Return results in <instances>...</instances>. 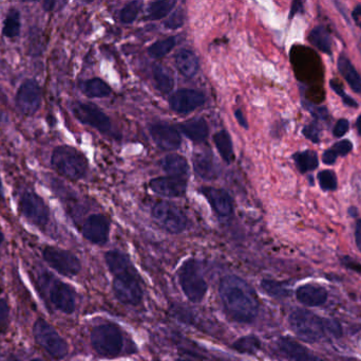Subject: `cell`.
<instances>
[{
  "label": "cell",
  "instance_id": "1",
  "mask_svg": "<svg viewBox=\"0 0 361 361\" xmlns=\"http://www.w3.org/2000/svg\"><path fill=\"white\" fill-rule=\"evenodd\" d=\"M219 295L225 314L231 321L248 324L256 320L260 309L254 288L237 276H226L219 286Z\"/></svg>",
  "mask_w": 361,
  "mask_h": 361
},
{
  "label": "cell",
  "instance_id": "2",
  "mask_svg": "<svg viewBox=\"0 0 361 361\" xmlns=\"http://www.w3.org/2000/svg\"><path fill=\"white\" fill-rule=\"evenodd\" d=\"M105 261L114 276L112 290L116 298L124 304L139 305L143 299V288L139 273L130 259L114 250L105 254Z\"/></svg>",
  "mask_w": 361,
  "mask_h": 361
},
{
  "label": "cell",
  "instance_id": "3",
  "mask_svg": "<svg viewBox=\"0 0 361 361\" xmlns=\"http://www.w3.org/2000/svg\"><path fill=\"white\" fill-rule=\"evenodd\" d=\"M290 330L305 343H317L343 337V326L337 320L322 317L307 309H296L288 316Z\"/></svg>",
  "mask_w": 361,
  "mask_h": 361
},
{
  "label": "cell",
  "instance_id": "4",
  "mask_svg": "<svg viewBox=\"0 0 361 361\" xmlns=\"http://www.w3.org/2000/svg\"><path fill=\"white\" fill-rule=\"evenodd\" d=\"M51 165L59 175L71 180L82 179L88 171L86 157L68 146H57L53 150Z\"/></svg>",
  "mask_w": 361,
  "mask_h": 361
},
{
  "label": "cell",
  "instance_id": "5",
  "mask_svg": "<svg viewBox=\"0 0 361 361\" xmlns=\"http://www.w3.org/2000/svg\"><path fill=\"white\" fill-rule=\"evenodd\" d=\"M91 345L94 351L103 357H118L124 349V336L116 324H101L95 326L91 332Z\"/></svg>",
  "mask_w": 361,
  "mask_h": 361
},
{
  "label": "cell",
  "instance_id": "6",
  "mask_svg": "<svg viewBox=\"0 0 361 361\" xmlns=\"http://www.w3.org/2000/svg\"><path fill=\"white\" fill-rule=\"evenodd\" d=\"M178 278L180 288L189 301L193 303L203 301L207 294L208 285L200 271L197 261L193 259L185 261L180 267Z\"/></svg>",
  "mask_w": 361,
  "mask_h": 361
},
{
  "label": "cell",
  "instance_id": "7",
  "mask_svg": "<svg viewBox=\"0 0 361 361\" xmlns=\"http://www.w3.org/2000/svg\"><path fill=\"white\" fill-rule=\"evenodd\" d=\"M154 222L171 235H180L187 228L188 220L184 212L175 203L169 201H159L152 210Z\"/></svg>",
  "mask_w": 361,
  "mask_h": 361
},
{
  "label": "cell",
  "instance_id": "8",
  "mask_svg": "<svg viewBox=\"0 0 361 361\" xmlns=\"http://www.w3.org/2000/svg\"><path fill=\"white\" fill-rule=\"evenodd\" d=\"M36 341L55 360H61L68 354V345L65 339L55 331L52 326L38 320L33 329Z\"/></svg>",
  "mask_w": 361,
  "mask_h": 361
},
{
  "label": "cell",
  "instance_id": "9",
  "mask_svg": "<svg viewBox=\"0 0 361 361\" xmlns=\"http://www.w3.org/2000/svg\"><path fill=\"white\" fill-rule=\"evenodd\" d=\"M19 209L23 215L35 226L44 228L48 225L50 220L48 207L44 199L34 191H25L21 194Z\"/></svg>",
  "mask_w": 361,
  "mask_h": 361
},
{
  "label": "cell",
  "instance_id": "10",
  "mask_svg": "<svg viewBox=\"0 0 361 361\" xmlns=\"http://www.w3.org/2000/svg\"><path fill=\"white\" fill-rule=\"evenodd\" d=\"M71 110L74 117L82 124L93 127L102 134H107L111 131L112 125L109 117L97 106L75 102L72 104Z\"/></svg>",
  "mask_w": 361,
  "mask_h": 361
},
{
  "label": "cell",
  "instance_id": "11",
  "mask_svg": "<svg viewBox=\"0 0 361 361\" xmlns=\"http://www.w3.org/2000/svg\"><path fill=\"white\" fill-rule=\"evenodd\" d=\"M44 259L54 271L66 277H73L80 271V260L67 250L47 247Z\"/></svg>",
  "mask_w": 361,
  "mask_h": 361
},
{
  "label": "cell",
  "instance_id": "12",
  "mask_svg": "<svg viewBox=\"0 0 361 361\" xmlns=\"http://www.w3.org/2000/svg\"><path fill=\"white\" fill-rule=\"evenodd\" d=\"M42 89L36 81L27 80L19 87L15 97V103L21 114L33 116L42 105Z\"/></svg>",
  "mask_w": 361,
  "mask_h": 361
},
{
  "label": "cell",
  "instance_id": "13",
  "mask_svg": "<svg viewBox=\"0 0 361 361\" xmlns=\"http://www.w3.org/2000/svg\"><path fill=\"white\" fill-rule=\"evenodd\" d=\"M205 95L195 89H180L169 97V107L177 114H186L205 104Z\"/></svg>",
  "mask_w": 361,
  "mask_h": 361
},
{
  "label": "cell",
  "instance_id": "14",
  "mask_svg": "<svg viewBox=\"0 0 361 361\" xmlns=\"http://www.w3.org/2000/svg\"><path fill=\"white\" fill-rule=\"evenodd\" d=\"M82 235L87 241L95 245H105L109 239V220L103 214H92L82 226Z\"/></svg>",
  "mask_w": 361,
  "mask_h": 361
},
{
  "label": "cell",
  "instance_id": "15",
  "mask_svg": "<svg viewBox=\"0 0 361 361\" xmlns=\"http://www.w3.org/2000/svg\"><path fill=\"white\" fill-rule=\"evenodd\" d=\"M277 348L279 353L288 361H329L290 337H281L277 341Z\"/></svg>",
  "mask_w": 361,
  "mask_h": 361
},
{
  "label": "cell",
  "instance_id": "16",
  "mask_svg": "<svg viewBox=\"0 0 361 361\" xmlns=\"http://www.w3.org/2000/svg\"><path fill=\"white\" fill-rule=\"evenodd\" d=\"M150 136L157 146L163 150H178L182 144L180 131L167 123H154L149 127Z\"/></svg>",
  "mask_w": 361,
  "mask_h": 361
},
{
  "label": "cell",
  "instance_id": "17",
  "mask_svg": "<svg viewBox=\"0 0 361 361\" xmlns=\"http://www.w3.org/2000/svg\"><path fill=\"white\" fill-rule=\"evenodd\" d=\"M201 192L203 193L216 215L220 218H229L233 214V199L227 191L223 189L204 187L201 189Z\"/></svg>",
  "mask_w": 361,
  "mask_h": 361
},
{
  "label": "cell",
  "instance_id": "18",
  "mask_svg": "<svg viewBox=\"0 0 361 361\" xmlns=\"http://www.w3.org/2000/svg\"><path fill=\"white\" fill-rule=\"evenodd\" d=\"M295 294L297 300L307 307H320L328 302V290L319 284L307 283L299 286Z\"/></svg>",
  "mask_w": 361,
  "mask_h": 361
},
{
  "label": "cell",
  "instance_id": "19",
  "mask_svg": "<svg viewBox=\"0 0 361 361\" xmlns=\"http://www.w3.org/2000/svg\"><path fill=\"white\" fill-rule=\"evenodd\" d=\"M51 302L59 311L72 314L75 309V292L68 284L56 281L50 290Z\"/></svg>",
  "mask_w": 361,
  "mask_h": 361
},
{
  "label": "cell",
  "instance_id": "20",
  "mask_svg": "<svg viewBox=\"0 0 361 361\" xmlns=\"http://www.w3.org/2000/svg\"><path fill=\"white\" fill-rule=\"evenodd\" d=\"M150 189L157 194L165 197H180L186 193V178L159 177L149 182Z\"/></svg>",
  "mask_w": 361,
  "mask_h": 361
},
{
  "label": "cell",
  "instance_id": "21",
  "mask_svg": "<svg viewBox=\"0 0 361 361\" xmlns=\"http://www.w3.org/2000/svg\"><path fill=\"white\" fill-rule=\"evenodd\" d=\"M193 170L204 180H214L218 177V167L210 153H195L192 158Z\"/></svg>",
  "mask_w": 361,
  "mask_h": 361
},
{
  "label": "cell",
  "instance_id": "22",
  "mask_svg": "<svg viewBox=\"0 0 361 361\" xmlns=\"http://www.w3.org/2000/svg\"><path fill=\"white\" fill-rule=\"evenodd\" d=\"M175 64L180 73L185 78H193L199 71V59L195 52L188 49H182L176 54Z\"/></svg>",
  "mask_w": 361,
  "mask_h": 361
},
{
  "label": "cell",
  "instance_id": "23",
  "mask_svg": "<svg viewBox=\"0 0 361 361\" xmlns=\"http://www.w3.org/2000/svg\"><path fill=\"white\" fill-rule=\"evenodd\" d=\"M180 131L191 141L204 142L209 135L207 122L202 118H195L179 124Z\"/></svg>",
  "mask_w": 361,
  "mask_h": 361
},
{
  "label": "cell",
  "instance_id": "24",
  "mask_svg": "<svg viewBox=\"0 0 361 361\" xmlns=\"http://www.w3.org/2000/svg\"><path fill=\"white\" fill-rule=\"evenodd\" d=\"M161 167L171 177L185 178L189 173V165L184 157L169 154L161 160Z\"/></svg>",
  "mask_w": 361,
  "mask_h": 361
},
{
  "label": "cell",
  "instance_id": "25",
  "mask_svg": "<svg viewBox=\"0 0 361 361\" xmlns=\"http://www.w3.org/2000/svg\"><path fill=\"white\" fill-rule=\"evenodd\" d=\"M338 70L348 84L355 93H361V76L358 73L353 64L345 54H341L338 59Z\"/></svg>",
  "mask_w": 361,
  "mask_h": 361
},
{
  "label": "cell",
  "instance_id": "26",
  "mask_svg": "<svg viewBox=\"0 0 361 361\" xmlns=\"http://www.w3.org/2000/svg\"><path fill=\"white\" fill-rule=\"evenodd\" d=\"M80 90L89 97H107L111 95V88L101 78H90L80 82Z\"/></svg>",
  "mask_w": 361,
  "mask_h": 361
},
{
  "label": "cell",
  "instance_id": "27",
  "mask_svg": "<svg viewBox=\"0 0 361 361\" xmlns=\"http://www.w3.org/2000/svg\"><path fill=\"white\" fill-rule=\"evenodd\" d=\"M152 78H154V85L156 88L160 91L161 93H171L173 87H175V78L171 76V72L163 67L162 65H154L152 67Z\"/></svg>",
  "mask_w": 361,
  "mask_h": 361
},
{
  "label": "cell",
  "instance_id": "28",
  "mask_svg": "<svg viewBox=\"0 0 361 361\" xmlns=\"http://www.w3.org/2000/svg\"><path fill=\"white\" fill-rule=\"evenodd\" d=\"M214 142L223 160L227 165H231L235 160V152H233V141L229 134L226 131H218L214 135Z\"/></svg>",
  "mask_w": 361,
  "mask_h": 361
},
{
  "label": "cell",
  "instance_id": "29",
  "mask_svg": "<svg viewBox=\"0 0 361 361\" xmlns=\"http://www.w3.org/2000/svg\"><path fill=\"white\" fill-rule=\"evenodd\" d=\"M178 2L176 0H161L152 2L147 8V17L150 20H161L173 12Z\"/></svg>",
  "mask_w": 361,
  "mask_h": 361
},
{
  "label": "cell",
  "instance_id": "30",
  "mask_svg": "<svg viewBox=\"0 0 361 361\" xmlns=\"http://www.w3.org/2000/svg\"><path fill=\"white\" fill-rule=\"evenodd\" d=\"M310 40L312 44L326 54L332 53V40L330 33L326 31V28L322 25H317L314 28L310 34Z\"/></svg>",
  "mask_w": 361,
  "mask_h": 361
},
{
  "label": "cell",
  "instance_id": "31",
  "mask_svg": "<svg viewBox=\"0 0 361 361\" xmlns=\"http://www.w3.org/2000/svg\"><path fill=\"white\" fill-rule=\"evenodd\" d=\"M295 165L301 173L314 171L319 165L317 154L313 150L296 153L294 155Z\"/></svg>",
  "mask_w": 361,
  "mask_h": 361
},
{
  "label": "cell",
  "instance_id": "32",
  "mask_svg": "<svg viewBox=\"0 0 361 361\" xmlns=\"http://www.w3.org/2000/svg\"><path fill=\"white\" fill-rule=\"evenodd\" d=\"M20 33V13L16 8H11L4 19L2 34L6 37H16Z\"/></svg>",
  "mask_w": 361,
  "mask_h": 361
},
{
  "label": "cell",
  "instance_id": "33",
  "mask_svg": "<svg viewBox=\"0 0 361 361\" xmlns=\"http://www.w3.org/2000/svg\"><path fill=\"white\" fill-rule=\"evenodd\" d=\"M233 349L241 354H252L258 353L261 349V341L258 337L254 335H248V336L241 337V338L235 341L233 343Z\"/></svg>",
  "mask_w": 361,
  "mask_h": 361
},
{
  "label": "cell",
  "instance_id": "34",
  "mask_svg": "<svg viewBox=\"0 0 361 361\" xmlns=\"http://www.w3.org/2000/svg\"><path fill=\"white\" fill-rule=\"evenodd\" d=\"M176 46H177V38L171 36V37L159 40V42L152 44L148 48V54L154 59H162V57H166L169 53H171Z\"/></svg>",
  "mask_w": 361,
  "mask_h": 361
},
{
  "label": "cell",
  "instance_id": "35",
  "mask_svg": "<svg viewBox=\"0 0 361 361\" xmlns=\"http://www.w3.org/2000/svg\"><path fill=\"white\" fill-rule=\"evenodd\" d=\"M261 288L269 296L273 297V298L282 299L290 296V290L286 288V284L275 281V280H262Z\"/></svg>",
  "mask_w": 361,
  "mask_h": 361
},
{
  "label": "cell",
  "instance_id": "36",
  "mask_svg": "<svg viewBox=\"0 0 361 361\" xmlns=\"http://www.w3.org/2000/svg\"><path fill=\"white\" fill-rule=\"evenodd\" d=\"M143 2L142 1H131L128 2L120 12V20L125 25H130L135 23V19L139 16L141 12Z\"/></svg>",
  "mask_w": 361,
  "mask_h": 361
},
{
  "label": "cell",
  "instance_id": "37",
  "mask_svg": "<svg viewBox=\"0 0 361 361\" xmlns=\"http://www.w3.org/2000/svg\"><path fill=\"white\" fill-rule=\"evenodd\" d=\"M320 188L324 191H335L337 189V177L334 172L324 170L318 174Z\"/></svg>",
  "mask_w": 361,
  "mask_h": 361
},
{
  "label": "cell",
  "instance_id": "38",
  "mask_svg": "<svg viewBox=\"0 0 361 361\" xmlns=\"http://www.w3.org/2000/svg\"><path fill=\"white\" fill-rule=\"evenodd\" d=\"M330 84L331 88H332L333 90H334L335 93H336L337 95L343 99L345 105L350 106V107H357V102L343 91V87L341 86V84H338V83L335 82V81L333 80L331 81Z\"/></svg>",
  "mask_w": 361,
  "mask_h": 361
},
{
  "label": "cell",
  "instance_id": "39",
  "mask_svg": "<svg viewBox=\"0 0 361 361\" xmlns=\"http://www.w3.org/2000/svg\"><path fill=\"white\" fill-rule=\"evenodd\" d=\"M184 20L185 16L184 14H183V11L178 10L176 11L175 13H173L171 17L167 18V20L164 23V25L167 29L177 30L182 27Z\"/></svg>",
  "mask_w": 361,
  "mask_h": 361
},
{
  "label": "cell",
  "instance_id": "40",
  "mask_svg": "<svg viewBox=\"0 0 361 361\" xmlns=\"http://www.w3.org/2000/svg\"><path fill=\"white\" fill-rule=\"evenodd\" d=\"M337 157L347 156L352 150H353V144L349 140H343V141L337 142L330 148Z\"/></svg>",
  "mask_w": 361,
  "mask_h": 361
},
{
  "label": "cell",
  "instance_id": "41",
  "mask_svg": "<svg viewBox=\"0 0 361 361\" xmlns=\"http://www.w3.org/2000/svg\"><path fill=\"white\" fill-rule=\"evenodd\" d=\"M303 135L305 136V138L314 142V143H318L320 141L319 129L316 126L315 123L307 125L303 129Z\"/></svg>",
  "mask_w": 361,
  "mask_h": 361
},
{
  "label": "cell",
  "instance_id": "42",
  "mask_svg": "<svg viewBox=\"0 0 361 361\" xmlns=\"http://www.w3.org/2000/svg\"><path fill=\"white\" fill-rule=\"evenodd\" d=\"M350 123L347 119H341L335 125L334 131H333V134H334L335 137L341 138L343 136H345V134L349 131Z\"/></svg>",
  "mask_w": 361,
  "mask_h": 361
},
{
  "label": "cell",
  "instance_id": "43",
  "mask_svg": "<svg viewBox=\"0 0 361 361\" xmlns=\"http://www.w3.org/2000/svg\"><path fill=\"white\" fill-rule=\"evenodd\" d=\"M341 262L345 268L361 273V264L357 261L354 260V259L350 258V256H343L341 259Z\"/></svg>",
  "mask_w": 361,
  "mask_h": 361
},
{
  "label": "cell",
  "instance_id": "44",
  "mask_svg": "<svg viewBox=\"0 0 361 361\" xmlns=\"http://www.w3.org/2000/svg\"><path fill=\"white\" fill-rule=\"evenodd\" d=\"M8 307L4 300H0V326H4L8 321Z\"/></svg>",
  "mask_w": 361,
  "mask_h": 361
},
{
  "label": "cell",
  "instance_id": "45",
  "mask_svg": "<svg viewBox=\"0 0 361 361\" xmlns=\"http://www.w3.org/2000/svg\"><path fill=\"white\" fill-rule=\"evenodd\" d=\"M337 158H338V157H337L332 150H326V152L324 153V156H322V161H324V163H326V165H334Z\"/></svg>",
  "mask_w": 361,
  "mask_h": 361
},
{
  "label": "cell",
  "instance_id": "46",
  "mask_svg": "<svg viewBox=\"0 0 361 361\" xmlns=\"http://www.w3.org/2000/svg\"><path fill=\"white\" fill-rule=\"evenodd\" d=\"M235 118H237L238 123H239L240 126L243 127V129H248V122L246 120L245 117H244L243 112H242L241 110H237L235 112Z\"/></svg>",
  "mask_w": 361,
  "mask_h": 361
},
{
  "label": "cell",
  "instance_id": "47",
  "mask_svg": "<svg viewBox=\"0 0 361 361\" xmlns=\"http://www.w3.org/2000/svg\"><path fill=\"white\" fill-rule=\"evenodd\" d=\"M355 243L361 254V220H357V223H356Z\"/></svg>",
  "mask_w": 361,
  "mask_h": 361
},
{
  "label": "cell",
  "instance_id": "48",
  "mask_svg": "<svg viewBox=\"0 0 361 361\" xmlns=\"http://www.w3.org/2000/svg\"><path fill=\"white\" fill-rule=\"evenodd\" d=\"M301 8H302V4H301V2H294L292 6V10H290V18H293V16H294L296 13H298Z\"/></svg>",
  "mask_w": 361,
  "mask_h": 361
},
{
  "label": "cell",
  "instance_id": "49",
  "mask_svg": "<svg viewBox=\"0 0 361 361\" xmlns=\"http://www.w3.org/2000/svg\"><path fill=\"white\" fill-rule=\"evenodd\" d=\"M56 1H44V8L46 11H51L53 10V8H54L55 4H56Z\"/></svg>",
  "mask_w": 361,
  "mask_h": 361
},
{
  "label": "cell",
  "instance_id": "50",
  "mask_svg": "<svg viewBox=\"0 0 361 361\" xmlns=\"http://www.w3.org/2000/svg\"><path fill=\"white\" fill-rule=\"evenodd\" d=\"M360 16H361V6H357L356 8H354L353 18L357 21Z\"/></svg>",
  "mask_w": 361,
  "mask_h": 361
},
{
  "label": "cell",
  "instance_id": "51",
  "mask_svg": "<svg viewBox=\"0 0 361 361\" xmlns=\"http://www.w3.org/2000/svg\"><path fill=\"white\" fill-rule=\"evenodd\" d=\"M356 126H357L358 133H360V135L361 136V114L358 117L357 122H356Z\"/></svg>",
  "mask_w": 361,
  "mask_h": 361
},
{
  "label": "cell",
  "instance_id": "52",
  "mask_svg": "<svg viewBox=\"0 0 361 361\" xmlns=\"http://www.w3.org/2000/svg\"><path fill=\"white\" fill-rule=\"evenodd\" d=\"M4 121H6V114L0 110V124H1L2 122H4Z\"/></svg>",
  "mask_w": 361,
  "mask_h": 361
},
{
  "label": "cell",
  "instance_id": "53",
  "mask_svg": "<svg viewBox=\"0 0 361 361\" xmlns=\"http://www.w3.org/2000/svg\"><path fill=\"white\" fill-rule=\"evenodd\" d=\"M6 95H4V91L1 90V88H0V101H6Z\"/></svg>",
  "mask_w": 361,
  "mask_h": 361
},
{
  "label": "cell",
  "instance_id": "54",
  "mask_svg": "<svg viewBox=\"0 0 361 361\" xmlns=\"http://www.w3.org/2000/svg\"><path fill=\"white\" fill-rule=\"evenodd\" d=\"M4 196V188H2L1 179H0V199Z\"/></svg>",
  "mask_w": 361,
  "mask_h": 361
},
{
  "label": "cell",
  "instance_id": "55",
  "mask_svg": "<svg viewBox=\"0 0 361 361\" xmlns=\"http://www.w3.org/2000/svg\"><path fill=\"white\" fill-rule=\"evenodd\" d=\"M177 361H199V360H190V358H182V360H178Z\"/></svg>",
  "mask_w": 361,
  "mask_h": 361
},
{
  "label": "cell",
  "instance_id": "56",
  "mask_svg": "<svg viewBox=\"0 0 361 361\" xmlns=\"http://www.w3.org/2000/svg\"><path fill=\"white\" fill-rule=\"evenodd\" d=\"M2 242H4V235H2L1 231H0V245H1Z\"/></svg>",
  "mask_w": 361,
  "mask_h": 361
},
{
  "label": "cell",
  "instance_id": "57",
  "mask_svg": "<svg viewBox=\"0 0 361 361\" xmlns=\"http://www.w3.org/2000/svg\"><path fill=\"white\" fill-rule=\"evenodd\" d=\"M31 361H42V360H31Z\"/></svg>",
  "mask_w": 361,
  "mask_h": 361
},
{
  "label": "cell",
  "instance_id": "58",
  "mask_svg": "<svg viewBox=\"0 0 361 361\" xmlns=\"http://www.w3.org/2000/svg\"><path fill=\"white\" fill-rule=\"evenodd\" d=\"M360 23V29H361V21H360V23Z\"/></svg>",
  "mask_w": 361,
  "mask_h": 361
},
{
  "label": "cell",
  "instance_id": "59",
  "mask_svg": "<svg viewBox=\"0 0 361 361\" xmlns=\"http://www.w3.org/2000/svg\"><path fill=\"white\" fill-rule=\"evenodd\" d=\"M360 50H361V40H360Z\"/></svg>",
  "mask_w": 361,
  "mask_h": 361
}]
</instances>
